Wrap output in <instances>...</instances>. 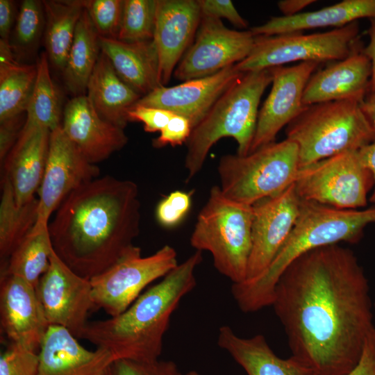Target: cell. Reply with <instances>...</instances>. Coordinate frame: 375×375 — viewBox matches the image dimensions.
Returning <instances> with one entry per match:
<instances>
[{"label": "cell", "mask_w": 375, "mask_h": 375, "mask_svg": "<svg viewBox=\"0 0 375 375\" xmlns=\"http://www.w3.org/2000/svg\"><path fill=\"white\" fill-rule=\"evenodd\" d=\"M192 130V125L188 119L174 115L160 132L159 136L153 140V147L162 148L167 145L172 147L181 145L186 143Z\"/></svg>", "instance_id": "40"}, {"label": "cell", "mask_w": 375, "mask_h": 375, "mask_svg": "<svg viewBox=\"0 0 375 375\" xmlns=\"http://www.w3.org/2000/svg\"><path fill=\"white\" fill-rule=\"evenodd\" d=\"M85 95L100 117L122 128L129 122L128 110L142 97L119 77L102 52L88 81Z\"/></svg>", "instance_id": "27"}, {"label": "cell", "mask_w": 375, "mask_h": 375, "mask_svg": "<svg viewBox=\"0 0 375 375\" xmlns=\"http://www.w3.org/2000/svg\"><path fill=\"white\" fill-rule=\"evenodd\" d=\"M35 290L49 326L65 328L78 338L89 312L95 309L90 281L75 273L53 251Z\"/></svg>", "instance_id": "13"}, {"label": "cell", "mask_w": 375, "mask_h": 375, "mask_svg": "<svg viewBox=\"0 0 375 375\" xmlns=\"http://www.w3.org/2000/svg\"><path fill=\"white\" fill-rule=\"evenodd\" d=\"M374 308L375 309V301L374 303Z\"/></svg>", "instance_id": "51"}, {"label": "cell", "mask_w": 375, "mask_h": 375, "mask_svg": "<svg viewBox=\"0 0 375 375\" xmlns=\"http://www.w3.org/2000/svg\"><path fill=\"white\" fill-rule=\"evenodd\" d=\"M138 185L111 176L70 193L49 223L53 249L79 276L90 280L112 266L140 233Z\"/></svg>", "instance_id": "2"}, {"label": "cell", "mask_w": 375, "mask_h": 375, "mask_svg": "<svg viewBox=\"0 0 375 375\" xmlns=\"http://www.w3.org/2000/svg\"><path fill=\"white\" fill-rule=\"evenodd\" d=\"M300 203L292 183L253 205L251 249L245 281L257 278L268 268L296 222Z\"/></svg>", "instance_id": "15"}, {"label": "cell", "mask_w": 375, "mask_h": 375, "mask_svg": "<svg viewBox=\"0 0 375 375\" xmlns=\"http://www.w3.org/2000/svg\"><path fill=\"white\" fill-rule=\"evenodd\" d=\"M243 73L233 65L208 76L170 87L159 86L141 97L135 105L169 110L188 119L193 128Z\"/></svg>", "instance_id": "18"}, {"label": "cell", "mask_w": 375, "mask_h": 375, "mask_svg": "<svg viewBox=\"0 0 375 375\" xmlns=\"http://www.w3.org/2000/svg\"><path fill=\"white\" fill-rule=\"evenodd\" d=\"M361 18H375V0H344L312 12L291 17H273L266 23L250 28L254 36L275 35L303 30L343 27Z\"/></svg>", "instance_id": "26"}, {"label": "cell", "mask_w": 375, "mask_h": 375, "mask_svg": "<svg viewBox=\"0 0 375 375\" xmlns=\"http://www.w3.org/2000/svg\"><path fill=\"white\" fill-rule=\"evenodd\" d=\"M201 19L197 0H157L153 40L159 62V82L166 86L192 44Z\"/></svg>", "instance_id": "19"}, {"label": "cell", "mask_w": 375, "mask_h": 375, "mask_svg": "<svg viewBox=\"0 0 375 375\" xmlns=\"http://www.w3.org/2000/svg\"><path fill=\"white\" fill-rule=\"evenodd\" d=\"M104 375H181L176 365L171 360L140 362L129 360H115L108 367Z\"/></svg>", "instance_id": "39"}, {"label": "cell", "mask_w": 375, "mask_h": 375, "mask_svg": "<svg viewBox=\"0 0 375 375\" xmlns=\"http://www.w3.org/2000/svg\"><path fill=\"white\" fill-rule=\"evenodd\" d=\"M252 220L253 206L228 198L214 185L190 236L191 246L210 252L215 269L233 284L247 278Z\"/></svg>", "instance_id": "7"}, {"label": "cell", "mask_w": 375, "mask_h": 375, "mask_svg": "<svg viewBox=\"0 0 375 375\" xmlns=\"http://www.w3.org/2000/svg\"><path fill=\"white\" fill-rule=\"evenodd\" d=\"M99 38L101 52L119 77L135 92L142 97L160 86L158 56L153 40L124 42Z\"/></svg>", "instance_id": "24"}, {"label": "cell", "mask_w": 375, "mask_h": 375, "mask_svg": "<svg viewBox=\"0 0 375 375\" xmlns=\"http://www.w3.org/2000/svg\"><path fill=\"white\" fill-rule=\"evenodd\" d=\"M38 355V375H104L114 360L107 350H88L58 326H49Z\"/></svg>", "instance_id": "23"}, {"label": "cell", "mask_w": 375, "mask_h": 375, "mask_svg": "<svg viewBox=\"0 0 375 375\" xmlns=\"http://www.w3.org/2000/svg\"><path fill=\"white\" fill-rule=\"evenodd\" d=\"M360 107L367 119L375 128V94L369 95L362 101Z\"/></svg>", "instance_id": "49"}, {"label": "cell", "mask_w": 375, "mask_h": 375, "mask_svg": "<svg viewBox=\"0 0 375 375\" xmlns=\"http://www.w3.org/2000/svg\"><path fill=\"white\" fill-rule=\"evenodd\" d=\"M298 148L299 168L347 151H358L375 140V128L356 101L305 106L285 128Z\"/></svg>", "instance_id": "6"}, {"label": "cell", "mask_w": 375, "mask_h": 375, "mask_svg": "<svg viewBox=\"0 0 375 375\" xmlns=\"http://www.w3.org/2000/svg\"><path fill=\"white\" fill-rule=\"evenodd\" d=\"M346 375H375V327L366 338L358 362Z\"/></svg>", "instance_id": "44"}, {"label": "cell", "mask_w": 375, "mask_h": 375, "mask_svg": "<svg viewBox=\"0 0 375 375\" xmlns=\"http://www.w3.org/2000/svg\"><path fill=\"white\" fill-rule=\"evenodd\" d=\"M157 0H124L117 39L124 42L153 40Z\"/></svg>", "instance_id": "35"}, {"label": "cell", "mask_w": 375, "mask_h": 375, "mask_svg": "<svg viewBox=\"0 0 375 375\" xmlns=\"http://www.w3.org/2000/svg\"><path fill=\"white\" fill-rule=\"evenodd\" d=\"M61 128L92 164L108 158L128 142L124 128L100 117L85 94L74 97L66 103Z\"/></svg>", "instance_id": "20"}, {"label": "cell", "mask_w": 375, "mask_h": 375, "mask_svg": "<svg viewBox=\"0 0 375 375\" xmlns=\"http://www.w3.org/2000/svg\"><path fill=\"white\" fill-rule=\"evenodd\" d=\"M320 63L302 62L291 67H272V89L259 110L251 153L275 142L281 129L290 123L304 108L305 87Z\"/></svg>", "instance_id": "16"}, {"label": "cell", "mask_w": 375, "mask_h": 375, "mask_svg": "<svg viewBox=\"0 0 375 375\" xmlns=\"http://www.w3.org/2000/svg\"><path fill=\"white\" fill-rule=\"evenodd\" d=\"M38 205L35 197L18 205L10 181L3 177L0 202V257L3 263L35 224Z\"/></svg>", "instance_id": "32"}, {"label": "cell", "mask_w": 375, "mask_h": 375, "mask_svg": "<svg viewBox=\"0 0 375 375\" xmlns=\"http://www.w3.org/2000/svg\"><path fill=\"white\" fill-rule=\"evenodd\" d=\"M315 2V0H282L277 5L283 16L291 17L299 14L301 10Z\"/></svg>", "instance_id": "48"}, {"label": "cell", "mask_w": 375, "mask_h": 375, "mask_svg": "<svg viewBox=\"0 0 375 375\" xmlns=\"http://www.w3.org/2000/svg\"><path fill=\"white\" fill-rule=\"evenodd\" d=\"M36 66V80L25 112L26 124L52 131L61 126L63 110L59 92L51 77L46 52L40 54Z\"/></svg>", "instance_id": "33"}, {"label": "cell", "mask_w": 375, "mask_h": 375, "mask_svg": "<svg viewBox=\"0 0 375 375\" xmlns=\"http://www.w3.org/2000/svg\"><path fill=\"white\" fill-rule=\"evenodd\" d=\"M217 344L245 371L247 375H310L294 358L276 356L260 334L251 338L238 335L228 326L219 329Z\"/></svg>", "instance_id": "25"}, {"label": "cell", "mask_w": 375, "mask_h": 375, "mask_svg": "<svg viewBox=\"0 0 375 375\" xmlns=\"http://www.w3.org/2000/svg\"><path fill=\"white\" fill-rule=\"evenodd\" d=\"M38 353L10 343L0 357V375H38Z\"/></svg>", "instance_id": "37"}, {"label": "cell", "mask_w": 375, "mask_h": 375, "mask_svg": "<svg viewBox=\"0 0 375 375\" xmlns=\"http://www.w3.org/2000/svg\"><path fill=\"white\" fill-rule=\"evenodd\" d=\"M101 52L99 35L84 9L62 72L66 88L74 97L85 94Z\"/></svg>", "instance_id": "30"}, {"label": "cell", "mask_w": 375, "mask_h": 375, "mask_svg": "<svg viewBox=\"0 0 375 375\" xmlns=\"http://www.w3.org/2000/svg\"><path fill=\"white\" fill-rule=\"evenodd\" d=\"M272 81L271 68L244 72L192 128L185 143L184 166L188 181L199 173L210 149L223 138L235 140L238 155L249 153L260 99Z\"/></svg>", "instance_id": "5"}, {"label": "cell", "mask_w": 375, "mask_h": 375, "mask_svg": "<svg viewBox=\"0 0 375 375\" xmlns=\"http://www.w3.org/2000/svg\"><path fill=\"white\" fill-rule=\"evenodd\" d=\"M192 194V192L175 190L161 199L156 210L158 222L167 228L180 224L191 208Z\"/></svg>", "instance_id": "38"}, {"label": "cell", "mask_w": 375, "mask_h": 375, "mask_svg": "<svg viewBox=\"0 0 375 375\" xmlns=\"http://www.w3.org/2000/svg\"><path fill=\"white\" fill-rule=\"evenodd\" d=\"M53 251L49 225L35 224L3 263L1 275L20 277L36 288Z\"/></svg>", "instance_id": "31"}, {"label": "cell", "mask_w": 375, "mask_h": 375, "mask_svg": "<svg viewBox=\"0 0 375 375\" xmlns=\"http://www.w3.org/2000/svg\"><path fill=\"white\" fill-rule=\"evenodd\" d=\"M255 36L249 31L225 26L222 19L202 16L194 40L173 76L183 82L212 75L244 60Z\"/></svg>", "instance_id": "12"}, {"label": "cell", "mask_w": 375, "mask_h": 375, "mask_svg": "<svg viewBox=\"0 0 375 375\" xmlns=\"http://www.w3.org/2000/svg\"><path fill=\"white\" fill-rule=\"evenodd\" d=\"M42 3L46 53L54 67L62 72L85 9V0H44Z\"/></svg>", "instance_id": "29"}, {"label": "cell", "mask_w": 375, "mask_h": 375, "mask_svg": "<svg viewBox=\"0 0 375 375\" xmlns=\"http://www.w3.org/2000/svg\"><path fill=\"white\" fill-rule=\"evenodd\" d=\"M24 113L0 122L1 164L18 140L26 122Z\"/></svg>", "instance_id": "43"}, {"label": "cell", "mask_w": 375, "mask_h": 375, "mask_svg": "<svg viewBox=\"0 0 375 375\" xmlns=\"http://www.w3.org/2000/svg\"><path fill=\"white\" fill-rule=\"evenodd\" d=\"M201 253L196 251L121 314L88 322L78 338L107 350L114 360H158L172 315L197 285L194 273Z\"/></svg>", "instance_id": "3"}, {"label": "cell", "mask_w": 375, "mask_h": 375, "mask_svg": "<svg viewBox=\"0 0 375 375\" xmlns=\"http://www.w3.org/2000/svg\"><path fill=\"white\" fill-rule=\"evenodd\" d=\"M45 15L42 1L24 0L16 17L10 40L13 53L30 54L38 47L44 31Z\"/></svg>", "instance_id": "34"}, {"label": "cell", "mask_w": 375, "mask_h": 375, "mask_svg": "<svg viewBox=\"0 0 375 375\" xmlns=\"http://www.w3.org/2000/svg\"><path fill=\"white\" fill-rule=\"evenodd\" d=\"M174 115L167 110L139 105H134L127 112L129 122H142L148 133L160 132Z\"/></svg>", "instance_id": "41"}, {"label": "cell", "mask_w": 375, "mask_h": 375, "mask_svg": "<svg viewBox=\"0 0 375 375\" xmlns=\"http://www.w3.org/2000/svg\"><path fill=\"white\" fill-rule=\"evenodd\" d=\"M185 375H201V374H199L198 372L192 370V371H190L189 372H188Z\"/></svg>", "instance_id": "50"}, {"label": "cell", "mask_w": 375, "mask_h": 375, "mask_svg": "<svg viewBox=\"0 0 375 375\" xmlns=\"http://www.w3.org/2000/svg\"><path fill=\"white\" fill-rule=\"evenodd\" d=\"M358 154L364 166L373 176L374 188L369 200L371 203H375V140L358 150Z\"/></svg>", "instance_id": "47"}, {"label": "cell", "mask_w": 375, "mask_h": 375, "mask_svg": "<svg viewBox=\"0 0 375 375\" xmlns=\"http://www.w3.org/2000/svg\"><path fill=\"white\" fill-rule=\"evenodd\" d=\"M178 265L177 253L170 245L148 256H142L141 249L133 245L108 269L90 280L95 309H103L110 317L121 314L149 284Z\"/></svg>", "instance_id": "11"}, {"label": "cell", "mask_w": 375, "mask_h": 375, "mask_svg": "<svg viewBox=\"0 0 375 375\" xmlns=\"http://www.w3.org/2000/svg\"><path fill=\"white\" fill-rule=\"evenodd\" d=\"M99 167L89 162L69 140L61 126L51 132L49 149L39 198L35 225H49L64 199L81 185L99 177Z\"/></svg>", "instance_id": "14"}, {"label": "cell", "mask_w": 375, "mask_h": 375, "mask_svg": "<svg viewBox=\"0 0 375 375\" xmlns=\"http://www.w3.org/2000/svg\"><path fill=\"white\" fill-rule=\"evenodd\" d=\"M299 169L297 146L285 138L246 156H222L217 165L219 186L228 198L253 206L294 183Z\"/></svg>", "instance_id": "8"}, {"label": "cell", "mask_w": 375, "mask_h": 375, "mask_svg": "<svg viewBox=\"0 0 375 375\" xmlns=\"http://www.w3.org/2000/svg\"><path fill=\"white\" fill-rule=\"evenodd\" d=\"M301 200L340 209H361L374 188L358 151H347L299 168L294 182Z\"/></svg>", "instance_id": "10"}, {"label": "cell", "mask_w": 375, "mask_h": 375, "mask_svg": "<svg viewBox=\"0 0 375 375\" xmlns=\"http://www.w3.org/2000/svg\"><path fill=\"white\" fill-rule=\"evenodd\" d=\"M124 0H85V9L101 37L117 39Z\"/></svg>", "instance_id": "36"}, {"label": "cell", "mask_w": 375, "mask_h": 375, "mask_svg": "<svg viewBox=\"0 0 375 375\" xmlns=\"http://www.w3.org/2000/svg\"><path fill=\"white\" fill-rule=\"evenodd\" d=\"M15 18V3L11 0H0V40L10 41Z\"/></svg>", "instance_id": "45"}, {"label": "cell", "mask_w": 375, "mask_h": 375, "mask_svg": "<svg viewBox=\"0 0 375 375\" xmlns=\"http://www.w3.org/2000/svg\"><path fill=\"white\" fill-rule=\"evenodd\" d=\"M202 16L225 18L240 29L248 27L247 22L240 15L230 0H197Z\"/></svg>", "instance_id": "42"}, {"label": "cell", "mask_w": 375, "mask_h": 375, "mask_svg": "<svg viewBox=\"0 0 375 375\" xmlns=\"http://www.w3.org/2000/svg\"><path fill=\"white\" fill-rule=\"evenodd\" d=\"M370 26L368 29L369 42L363 47L362 51L369 59L372 66V75L369 83V95L375 94V18L369 19Z\"/></svg>", "instance_id": "46"}, {"label": "cell", "mask_w": 375, "mask_h": 375, "mask_svg": "<svg viewBox=\"0 0 375 375\" xmlns=\"http://www.w3.org/2000/svg\"><path fill=\"white\" fill-rule=\"evenodd\" d=\"M1 328L10 343L39 352L49 328L34 286L12 275H1Z\"/></svg>", "instance_id": "17"}, {"label": "cell", "mask_w": 375, "mask_h": 375, "mask_svg": "<svg viewBox=\"0 0 375 375\" xmlns=\"http://www.w3.org/2000/svg\"><path fill=\"white\" fill-rule=\"evenodd\" d=\"M51 131L24 124L18 140L3 162V177L10 181L18 205L35 198L44 172Z\"/></svg>", "instance_id": "22"}, {"label": "cell", "mask_w": 375, "mask_h": 375, "mask_svg": "<svg viewBox=\"0 0 375 375\" xmlns=\"http://www.w3.org/2000/svg\"><path fill=\"white\" fill-rule=\"evenodd\" d=\"M361 47L358 21L323 33L258 35L255 36L249 54L236 63L235 67L247 72L297 61H338Z\"/></svg>", "instance_id": "9"}, {"label": "cell", "mask_w": 375, "mask_h": 375, "mask_svg": "<svg viewBox=\"0 0 375 375\" xmlns=\"http://www.w3.org/2000/svg\"><path fill=\"white\" fill-rule=\"evenodd\" d=\"M375 222V206L340 209L301 200L299 215L287 240L268 268L257 278L233 283L231 293L241 311L254 312L272 306L276 285L286 267L302 254L340 242L356 243Z\"/></svg>", "instance_id": "4"}, {"label": "cell", "mask_w": 375, "mask_h": 375, "mask_svg": "<svg viewBox=\"0 0 375 375\" xmlns=\"http://www.w3.org/2000/svg\"><path fill=\"white\" fill-rule=\"evenodd\" d=\"M36 76V65L18 62L10 41L0 40V122L26 112Z\"/></svg>", "instance_id": "28"}, {"label": "cell", "mask_w": 375, "mask_h": 375, "mask_svg": "<svg viewBox=\"0 0 375 375\" xmlns=\"http://www.w3.org/2000/svg\"><path fill=\"white\" fill-rule=\"evenodd\" d=\"M368 278L354 252L338 244L293 260L276 285L272 306L293 358L310 375H346L375 327Z\"/></svg>", "instance_id": "1"}, {"label": "cell", "mask_w": 375, "mask_h": 375, "mask_svg": "<svg viewBox=\"0 0 375 375\" xmlns=\"http://www.w3.org/2000/svg\"><path fill=\"white\" fill-rule=\"evenodd\" d=\"M362 49L315 72L305 87L303 104L334 101H363L369 92L372 66Z\"/></svg>", "instance_id": "21"}]
</instances>
